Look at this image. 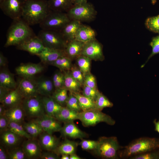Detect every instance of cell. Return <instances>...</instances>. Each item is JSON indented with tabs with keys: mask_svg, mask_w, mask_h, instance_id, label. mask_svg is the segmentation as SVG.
Segmentation results:
<instances>
[{
	"mask_svg": "<svg viewBox=\"0 0 159 159\" xmlns=\"http://www.w3.org/2000/svg\"><path fill=\"white\" fill-rule=\"evenodd\" d=\"M39 94L43 96H51L54 87L52 81L47 77H42L36 80Z\"/></svg>",
	"mask_w": 159,
	"mask_h": 159,
	"instance_id": "cb8c5ba5",
	"label": "cell"
},
{
	"mask_svg": "<svg viewBox=\"0 0 159 159\" xmlns=\"http://www.w3.org/2000/svg\"><path fill=\"white\" fill-rule=\"evenodd\" d=\"M1 132V141L4 145L8 147H12L18 145L22 138L9 130Z\"/></svg>",
	"mask_w": 159,
	"mask_h": 159,
	"instance_id": "f546056e",
	"label": "cell"
},
{
	"mask_svg": "<svg viewBox=\"0 0 159 159\" xmlns=\"http://www.w3.org/2000/svg\"><path fill=\"white\" fill-rule=\"evenodd\" d=\"M34 120L40 125L44 132L51 134L60 131L62 127L60 121L55 117L46 114Z\"/></svg>",
	"mask_w": 159,
	"mask_h": 159,
	"instance_id": "5bb4252c",
	"label": "cell"
},
{
	"mask_svg": "<svg viewBox=\"0 0 159 159\" xmlns=\"http://www.w3.org/2000/svg\"><path fill=\"white\" fill-rule=\"evenodd\" d=\"M159 148V138L143 137L135 139L123 147L119 153V157L129 158Z\"/></svg>",
	"mask_w": 159,
	"mask_h": 159,
	"instance_id": "7a4b0ae2",
	"label": "cell"
},
{
	"mask_svg": "<svg viewBox=\"0 0 159 159\" xmlns=\"http://www.w3.org/2000/svg\"><path fill=\"white\" fill-rule=\"evenodd\" d=\"M23 98L16 87L10 90L1 103L9 109L19 105Z\"/></svg>",
	"mask_w": 159,
	"mask_h": 159,
	"instance_id": "603a6c76",
	"label": "cell"
},
{
	"mask_svg": "<svg viewBox=\"0 0 159 159\" xmlns=\"http://www.w3.org/2000/svg\"><path fill=\"white\" fill-rule=\"evenodd\" d=\"M11 90L0 87V101L1 102L5 97Z\"/></svg>",
	"mask_w": 159,
	"mask_h": 159,
	"instance_id": "f5cc1de1",
	"label": "cell"
},
{
	"mask_svg": "<svg viewBox=\"0 0 159 159\" xmlns=\"http://www.w3.org/2000/svg\"><path fill=\"white\" fill-rule=\"evenodd\" d=\"M25 112L20 105L6 110L4 115L10 122L21 123L23 120Z\"/></svg>",
	"mask_w": 159,
	"mask_h": 159,
	"instance_id": "484cf974",
	"label": "cell"
},
{
	"mask_svg": "<svg viewBox=\"0 0 159 159\" xmlns=\"http://www.w3.org/2000/svg\"><path fill=\"white\" fill-rule=\"evenodd\" d=\"M26 0H4L0 8L6 16L13 20L21 18Z\"/></svg>",
	"mask_w": 159,
	"mask_h": 159,
	"instance_id": "30bf717a",
	"label": "cell"
},
{
	"mask_svg": "<svg viewBox=\"0 0 159 159\" xmlns=\"http://www.w3.org/2000/svg\"><path fill=\"white\" fill-rule=\"evenodd\" d=\"M98 141L83 140L80 143L82 148L86 150H94L96 148Z\"/></svg>",
	"mask_w": 159,
	"mask_h": 159,
	"instance_id": "bcb514c9",
	"label": "cell"
},
{
	"mask_svg": "<svg viewBox=\"0 0 159 159\" xmlns=\"http://www.w3.org/2000/svg\"><path fill=\"white\" fill-rule=\"evenodd\" d=\"M81 55L95 61H102L104 59L102 46L96 39L85 43Z\"/></svg>",
	"mask_w": 159,
	"mask_h": 159,
	"instance_id": "8fae6325",
	"label": "cell"
},
{
	"mask_svg": "<svg viewBox=\"0 0 159 159\" xmlns=\"http://www.w3.org/2000/svg\"><path fill=\"white\" fill-rule=\"evenodd\" d=\"M150 45L152 48V51L151 54L148 57L146 62L142 65L143 67L149 60L154 55L159 54V34L158 36L152 38V41L150 43Z\"/></svg>",
	"mask_w": 159,
	"mask_h": 159,
	"instance_id": "7bdbcfd3",
	"label": "cell"
},
{
	"mask_svg": "<svg viewBox=\"0 0 159 159\" xmlns=\"http://www.w3.org/2000/svg\"><path fill=\"white\" fill-rule=\"evenodd\" d=\"M70 72L73 77L79 82L81 85L84 84V75L79 68L72 67Z\"/></svg>",
	"mask_w": 159,
	"mask_h": 159,
	"instance_id": "7dc6e473",
	"label": "cell"
},
{
	"mask_svg": "<svg viewBox=\"0 0 159 159\" xmlns=\"http://www.w3.org/2000/svg\"><path fill=\"white\" fill-rule=\"evenodd\" d=\"M39 142L42 149L54 152L59 144L58 139L52 134L44 132L39 135Z\"/></svg>",
	"mask_w": 159,
	"mask_h": 159,
	"instance_id": "2e32d148",
	"label": "cell"
},
{
	"mask_svg": "<svg viewBox=\"0 0 159 159\" xmlns=\"http://www.w3.org/2000/svg\"><path fill=\"white\" fill-rule=\"evenodd\" d=\"M23 101V108L25 114L29 117L37 118L46 114L42 98L38 95L24 99Z\"/></svg>",
	"mask_w": 159,
	"mask_h": 159,
	"instance_id": "9c48e42d",
	"label": "cell"
},
{
	"mask_svg": "<svg viewBox=\"0 0 159 159\" xmlns=\"http://www.w3.org/2000/svg\"><path fill=\"white\" fill-rule=\"evenodd\" d=\"M99 92L97 89H94L84 85L82 95L95 101Z\"/></svg>",
	"mask_w": 159,
	"mask_h": 159,
	"instance_id": "f6af8a7d",
	"label": "cell"
},
{
	"mask_svg": "<svg viewBox=\"0 0 159 159\" xmlns=\"http://www.w3.org/2000/svg\"><path fill=\"white\" fill-rule=\"evenodd\" d=\"M16 47L19 49L36 55L42 52L45 47L40 39L35 35L29 38Z\"/></svg>",
	"mask_w": 159,
	"mask_h": 159,
	"instance_id": "4fadbf2b",
	"label": "cell"
},
{
	"mask_svg": "<svg viewBox=\"0 0 159 159\" xmlns=\"http://www.w3.org/2000/svg\"><path fill=\"white\" fill-rule=\"evenodd\" d=\"M61 159H69V155L67 154L61 155Z\"/></svg>",
	"mask_w": 159,
	"mask_h": 159,
	"instance_id": "6125c7cd",
	"label": "cell"
},
{
	"mask_svg": "<svg viewBox=\"0 0 159 159\" xmlns=\"http://www.w3.org/2000/svg\"><path fill=\"white\" fill-rule=\"evenodd\" d=\"M96 109L102 111L104 108L111 107L113 103L102 94L98 92L95 100Z\"/></svg>",
	"mask_w": 159,
	"mask_h": 159,
	"instance_id": "f35d334b",
	"label": "cell"
},
{
	"mask_svg": "<svg viewBox=\"0 0 159 159\" xmlns=\"http://www.w3.org/2000/svg\"><path fill=\"white\" fill-rule=\"evenodd\" d=\"M50 64L62 70H69L72 67L71 58L66 54L60 57Z\"/></svg>",
	"mask_w": 159,
	"mask_h": 159,
	"instance_id": "d590c367",
	"label": "cell"
},
{
	"mask_svg": "<svg viewBox=\"0 0 159 159\" xmlns=\"http://www.w3.org/2000/svg\"><path fill=\"white\" fill-rule=\"evenodd\" d=\"M78 113L76 111L63 107L55 117L60 122H67L78 120Z\"/></svg>",
	"mask_w": 159,
	"mask_h": 159,
	"instance_id": "4dcf8cb0",
	"label": "cell"
},
{
	"mask_svg": "<svg viewBox=\"0 0 159 159\" xmlns=\"http://www.w3.org/2000/svg\"><path fill=\"white\" fill-rule=\"evenodd\" d=\"M78 120L86 127L94 126L102 122L111 125L115 123V121L111 117L97 109L79 112Z\"/></svg>",
	"mask_w": 159,
	"mask_h": 159,
	"instance_id": "5b68a950",
	"label": "cell"
},
{
	"mask_svg": "<svg viewBox=\"0 0 159 159\" xmlns=\"http://www.w3.org/2000/svg\"><path fill=\"white\" fill-rule=\"evenodd\" d=\"M74 5L80 4L87 3V0H73Z\"/></svg>",
	"mask_w": 159,
	"mask_h": 159,
	"instance_id": "680465c9",
	"label": "cell"
},
{
	"mask_svg": "<svg viewBox=\"0 0 159 159\" xmlns=\"http://www.w3.org/2000/svg\"><path fill=\"white\" fill-rule=\"evenodd\" d=\"M64 87L70 92H79L81 84L72 75L70 72H65L64 74Z\"/></svg>",
	"mask_w": 159,
	"mask_h": 159,
	"instance_id": "d6a6232c",
	"label": "cell"
},
{
	"mask_svg": "<svg viewBox=\"0 0 159 159\" xmlns=\"http://www.w3.org/2000/svg\"><path fill=\"white\" fill-rule=\"evenodd\" d=\"M17 88L24 99L36 97L39 94L36 81L32 77H23Z\"/></svg>",
	"mask_w": 159,
	"mask_h": 159,
	"instance_id": "7c38bea8",
	"label": "cell"
},
{
	"mask_svg": "<svg viewBox=\"0 0 159 159\" xmlns=\"http://www.w3.org/2000/svg\"><path fill=\"white\" fill-rule=\"evenodd\" d=\"M51 11L47 0H26L21 18L30 26L39 24Z\"/></svg>",
	"mask_w": 159,
	"mask_h": 159,
	"instance_id": "6da1fadb",
	"label": "cell"
},
{
	"mask_svg": "<svg viewBox=\"0 0 159 159\" xmlns=\"http://www.w3.org/2000/svg\"><path fill=\"white\" fill-rule=\"evenodd\" d=\"M81 158L77 155L75 153L69 155V159H81Z\"/></svg>",
	"mask_w": 159,
	"mask_h": 159,
	"instance_id": "94428289",
	"label": "cell"
},
{
	"mask_svg": "<svg viewBox=\"0 0 159 159\" xmlns=\"http://www.w3.org/2000/svg\"><path fill=\"white\" fill-rule=\"evenodd\" d=\"M67 91L64 87L57 89L51 96L57 102L63 106L66 104L68 97Z\"/></svg>",
	"mask_w": 159,
	"mask_h": 159,
	"instance_id": "8d00e7d4",
	"label": "cell"
},
{
	"mask_svg": "<svg viewBox=\"0 0 159 159\" xmlns=\"http://www.w3.org/2000/svg\"><path fill=\"white\" fill-rule=\"evenodd\" d=\"M42 98L46 114L55 117L63 106L55 100L51 96H43Z\"/></svg>",
	"mask_w": 159,
	"mask_h": 159,
	"instance_id": "ffe728a7",
	"label": "cell"
},
{
	"mask_svg": "<svg viewBox=\"0 0 159 159\" xmlns=\"http://www.w3.org/2000/svg\"><path fill=\"white\" fill-rule=\"evenodd\" d=\"M9 159L8 153H6L5 150L2 146H0V159Z\"/></svg>",
	"mask_w": 159,
	"mask_h": 159,
	"instance_id": "db71d44e",
	"label": "cell"
},
{
	"mask_svg": "<svg viewBox=\"0 0 159 159\" xmlns=\"http://www.w3.org/2000/svg\"><path fill=\"white\" fill-rule=\"evenodd\" d=\"M22 148L27 158L34 159L40 158L42 153L41 148L39 142L37 141L28 139L24 143Z\"/></svg>",
	"mask_w": 159,
	"mask_h": 159,
	"instance_id": "ac0fdd59",
	"label": "cell"
},
{
	"mask_svg": "<svg viewBox=\"0 0 159 159\" xmlns=\"http://www.w3.org/2000/svg\"><path fill=\"white\" fill-rule=\"evenodd\" d=\"M71 20L90 21L96 18L97 12L91 3L73 5L66 12Z\"/></svg>",
	"mask_w": 159,
	"mask_h": 159,
	"instance_id": "8992f818",
	"label": "cell"
},
{
	"mask_svg": "<svg viewBox=\"0 0 159 159\" xmlns=\"http://www.w3.org/2000/svg\"><path fill=\"white\" fill-rule=\"evenodd\" d=\"M43 67L39 64L28 63L22 64L15 69L16 74L23 77H32L42 72Z\"/></svg>",
	"mask_w": 159,
	"mask_h": 159,
	"instance_id": "9a60e30c",
	"label": "cell"
},
{
	"mask_svg": "<svg viewBox=\"0 0 159 159\" xmlns=\"http://www.w3.org/2000/svg\"><path fill=\"white\" fill-rule=\"evenodd\" d=\"M66 107L78 112L82 111L77 97L70 93L66 103Z\"/></svg>",
	"mask_w": 159,
	"mask_h": 159,
	"instance_id": "60d3db41",
	"label": "cell"
},
{
	"mask_svg": "<svg viewBox=\"0 0 159 159\" xmlns=\"http://www.w3.org/2000/svg\"><path fill=\"white\" fill-rule=\"evenodd\" d=\"M70 20L66 12L51 11L39 25L42 29L60 31Z\"/></svg>",
	"mask_w": 159,
	"mask_h": 159,
	"instance_id": "52a82bcc",
	"label": "cell"
},
{
	"mask_svg": "<svg viewBox=\"0 0 159 159\" xmlns=\"http://www.w3.org/2000/svg\"><path fill=\"white\" fill-rule=\"evenodd\" d=\"M6 107L2 104L0 105V116L4 115L6 110Z\"/></svg>",
	"mask_w": 159,
	"mask_h": 159,
	"instance_id": "91938a15",
	"label": "cell"
},
{
	"mask_svg": "<svg viewBox=\"0 0 159 159\" xmlns=\"http://www.w3.org/2000/svg\"><path fill=\"white\" fill-rule=\"evenodd\" d=\"M81 24L79 21L71 20L60 32L68 42L75 39L77 32Z\"/></svg>",
	"mask_w": 159,
	"mask_h": 159,
	"instance_id": "44dd1931",
	"label": "cell"
},
{
	"mask_svg": "<svg viewBox=\"0 0 159 159\" xmlns=\"http://www.w3.org/2000/svg\"><path fill=\"white\" fill-rule=\"evenodd\" d=\"M16 86L17 84L12 74L6 69L0 72V87L12 90L16 89Z\"/></svg>",
	"mask_w": 159,
	"mask_h": 159,
	"instance_id": "4316f807",
	"label": "cell"
},
{
	"mask_svg": "<svg viewBox=\"0 0 159 159\" xmlns=\"http://www.w3.org/2000/svg\"><path fill=\"white\" fill-rule=\"evenodd\" d=\"M62 74V73L60 71H57L54 73L52 79L53 84L58 81Z\"/></svg>",
	"mask_w": 159,
	"mask_h": 159,
	"instance_id": "11a10c76",
	"label": "cell"
},
{
	"mask_svg": "<svg viewBox=\"0 0 159 159\" xmlns=\"http://www.w3.org/2000/svg\"><path fill=\"white\" fill-rule=\"evenodd\" d=\"M77 99L82 111H87L96 109L95 102L79 92H70Z\"/></svg>",
	"mask_w": 159,
	"mask_h": 159,
	"instance_id": "1f68e13d",
	"label": "cell"
},
{
	"mask_svg": "<svg viewBox=\"0 0 159 159\" xmlns=\"http://www.w3.org/2000/svg\"><path fill=\"white\" fill-rule=\"evenodd\" d=\"M91 60L88 57L82 55L77 57V65L84 76L90 73Z\"/></svg>",
	"mask_w": 159,
	"mask_h": 159,
	"instance_id": "74e56055",
	"label": "cell"
},
{
	"mask_svg": "<svg viewBox=\"0 0 159 159\" xmlns=\"http://www.w3.org/2000/svg\"><path fill=\"white\" fill-rule=\"evenodd\" d=\"M64 74L62 73L59 80L54 84V85L55 89H57L64 87Z\"/></svg>",
	"mask_w": 159,
	"mask_h": 159,
	"instance_id": "816d5d0a",
	"label": "cell"
},
{
	"mask_svg": "<svg viewBox=\"0 0 159 159\" xmlns=\"http://www.w3.org/2000/svg\"><path fill=\"white\" fill-rule=\"evenodd\" d=\"M23 127L32 137H36L44 132L40 125L34 120L24 123Z\"/></svg>",
	"mask_w": 159,
	"mask_h": 159,
	"instance_id": "836d02e7",
	"label": "cell"
},
{
	"mask_svg": "<svg viewBox=\"0 0 159 159\" xmlns=\"http://www.w3.org/2000/svg\"><path fill=\"white\" fill-rule=\"evenodd\" d=\"M60 132L64 136L74 139H82L87 136L86 133L80 129L73 121L65 122Z\"/></svg>",
	"mask_w": 159,
	"mask_h": 159,
	"instance_id": "e0dca14e",
	"label": "cell"
},
{
	"mask_svg": "<svg viewBox=\"0 0 159 159\" xmlns=\"http://www.w3.org/2000/svg\"><path fill=\"white\" fill-rule=\"evenodd\" d=\"M42 159H59L60 158L58 154L54 151H47L42 153L40 157Z\"/></svg>",
	"mask_w": 159,
	"mask_h": 159,
	"instance_id": "681fc988",
	"label": "cell"
},
{
	"mask_svg": "<svg viewBox=\"0 0 159 159\" xmlns=\"http://www.w3.org/2000/svg\"><path fill=\"white\" fill-rule=\"evenodd\" d=\"M9 122L5 115L0 116V131L1 132L7 130Z\"/></svg>",
	"mask_w": 159,
	"mask_h": 159,
	"instance_id": "f907efd6",
	"label": "cell"
},
{
	"mask_svg": "<svg viewBox=\"0 0 159 159\" xmlns=\"http://www.w3.org/2000/svg\"><path fill=\"white\" fill-rule=\"evenodd\" d=\"M9 130L21 137L28 139H31L32 137L25 130L23 125L21 123L10 122L8 129Z\"/></svg>",
	"mask_w": 159,
	"mask_h": 159,
	"instance_id": "e575fe53",
	"label": "cell"
},
{
	"mask_svg": "<svg viewBox=\"0 0 159 159\" xmlns=\"http://www.w3.org/2000/svg\"><path fill=\"white\" fill-rule=\"evenodd\" d=\"M84 85L94 89H97L95 78L90 73L85 75Z\"/></svg>",
	"mask_w": 159,
	"mask_h": 159,
	"instance_id": "c3c4849f",
	"label": "cell"
},
{
	"mask_svg": "<svg viewBox=\"0 0 159 159\" xmlns=\"http://www.w3.org/2000/svg\"><path fill=\"white\" fill-rule=\"evenodd\" d=\"M37 36L48 48L65 50L68 42L59 31L42 29Z\"/></svg>",
	"mask_w": 159,
	"mask_h": 159,
	"instance_id": "ba28073f",
	"label": "cell"
},
{
	"mask_svg": "<svg viewBox=\"0 0 159 159\" xmlns=\"http://www.w3.org/2000/svg\"><path fill=\"white\" fill-rule=\"evenodd\" d=\"M6 59L2 53H0V66L4 67L6 65Z\"/></svg>",
	"mask_w": 159,
	"mask_h": 159,
	"instance_id": "9f6ffc18",
	"label": "cell"
},
{
	"mask_svg": "<svg viewBox=\"0 0 159 159\" xmlns=\"http://www.w3.org/2000/svg\"><path fill=\"white\" fill-rule=\"evenodd\" d=\"M153 123L155 126V130L159 134V119L158 121L156 119H155L153 121Z\"/></svg>",
	"mask_w": 159,
	"mask_h": 159,
	"instance_id": "6f0895ef",
	"label": "cell"
},
{
	"mask_svg": "<svg viewBox=\"0 0 159 159\" xmlns=\"http://www.w3.org/2000/svg\"><path fill=\"white\" fill-rule=\"evenodd\" d=\"M4 0H0V3H1L2 1H3Z\"/></svg>",
	"mask_w": 159,
	"mask_h": 159,
	"instance_id": "e7e4bbea",
	"label": "cell"
},
{
	"mask_svg": "<svg viewBox=\"0 0 159 159\" xmlns=\"http://www.w3.org/2000/svg\"><path fill=\"white\" fill-rule=\"evenodd\" d=\"M78 145L77 142L67 139L59 143L54 152L58 155L67 154L70 155L75 153Z\"/></svg>",
	"mask_w": 159,
	"mask_h": 159,
	"instance_id": "83f0119b",
	"label": "cell"
},
{
	"mask_svg": "<svg viewBox=\"0 0 159 159\" xmlns=\"http://www.w3.org/2000/svg\"><path fill=\"white\" fill-rule=\"evenodd\" d=\"M152 4L153 5H154L156 3L157 0H151Z\"/></svg>",
	"mask_w": 159,
	"mask_h": 159,
	"instance_id": "be15d7a7",
	"label": "cell"
},
{
	"mask_svg": "<svg viewBox=\"0 0 159 159\" xmlns=\"http://www.w3.org/2000/svg\"><path fill=\"white\" fill-rule=\"evenodd\" d=\"M48 2L50 10L55 11L67 12L74 5L73 0H48Z\"/></svg>",
	"mask_w": 159,
	"mask_h": 159,
	"instance_id": "f1b7e54d",
	"label": "cell"
},
{
	"mask_svg": "<svg viewBox=\"0 0 159 159\" xmlns=\"http://www.w3.org/2000/svg\"><path fill=\"white\" fill-rule=\"evenodd\" d=\"M145 25L148 30L159 34V14L148 18L145 20Z\"/></svg>",
	"mask_w": 159,
	"mask_h": 159,
	"instance_id": "ab89813d",
	"label": "cell"
},
{
	"mask_svg": "<svg viewBox=\"0 0 159 159\" xmlns=\"http://www.w3.org/2000/svg\"><path fill=\"white\" fill-rule=\"evenodd\" d=\"M94 30L89 26L81 24L76 34L75 39L84 43L96 39Z\"/></svg>",
	"mask_w": 159,
	"mask_h": 159,
	"instance_id": "7402d4cb",
	"label": "cell"
},
{
	"mask_svg": "<svg viewBox=\"0 0 159 159\" xmlns=\"http://www.w3.org/2000/svg\"><path fill=\"white\" fill-rule=\"evenodd\" d=\"M29 26L21 18L14 20L8 29L4 47L17 46L35 35Z\"/></svg>",
	"mask_w": 159,
	"mask_h": 159,
	"instance_id": "3957f363",
	"label": "cell"
},
{
	"mask_svg": "<svg viewBox=\"0 0 159 159\" xmlns=\"http://www.w3.org/2000/svg\"><path fill=\"white\" fill-rule=\"evenodd\" d=\"M85 43L74 39L67 42L65 52L69 58L78 57L81 54Z\"/></svg>",
	"mask_w": 159,
	"mask_h": 159,
	"instance_id": "d4e9b609",
	"label": "cell"
},
{
	"mask_svg": "<svg viewBox=\"0 0 159 159\" xmlns=\"http://www.w3.org/2000/svg\"><path fill=\"white\" fill-rule=\"evenodd\" d=\"M9 159H25L27 158L22 148H16L12 150L8 153Z\"/></svg>",
	"mask_w": 159,
	"mask_h": 159,
	"instance_id": "ee69618b",
	"label": "cell"
},
{
	"mask_svg": "<svg viewBox=\"0 0 159 159\" xmlns=\"http://www.w3.org/2000/svg\"><path fill=\"white\" fill-rule=\"evenodd\" d=\"M66 54L65 50L46 47L36 55L44 62L50 64L60 57Z\"/></svg>",
	"mask_w": 159,
	"mask_h": 159,
	"instance_id": "d6986e66",
	"label": "cell"
},
{
	"mask_svg": "<svg viewBox=\"0 0 159 159\" xmlns=\"http://www.w3.org/2000/svg\"><path fill=\"white\" fill-rule=\"evenodd\" d=\"M96 148L94 150L98 157L105 159H115L119 157L120 150L123 147L120 146L117 137H100Z\"/></svg>",
	"mask_w": 159,
	"mask_h": 159,
	"instance_id": "277c9868",
	"label": "cell"
},
{
	"mask_svg": "<svg viewBox=\"0 0 159 159\" xmlns=\"http://www.w3.org/2000/svg\"><path fill=\"white\" fill-rule=\"evenodd\" d=\"M131 159H159V148L147 153L135 155Z\"/></svg>",
	"mask_w": 159,
	"mask_h": 159,
	"instance_id": "b9f144b4",
	"label": "cell"
}]
</instances>
